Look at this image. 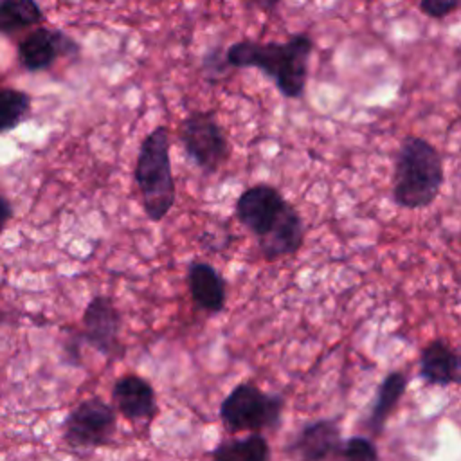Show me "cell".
I'll return each mask as SVG.
<instances>
[{"label":"cell","instance_id":"cell-1","mask_svg":"<svg viewBox=\"0 0 461 461\" xmlns=\"http://www.w3.org/2000/svg\"><path fill=\"white\" fill-rule=\"evenodd\" d=\"M238 221L256 238L267 261L299 252L304 241V221L295 205L270 184L247 187L234 203Z\"/></svg>","mask_w":461,"mask_h":461},{"label":"cell","instance_id":"cell-2","mask_svg":"<svg viewBox=\"0 0 461 461\" xmlns=\"http://www.w3.org/2000/svg\"><path fill=\"white\" fill-rule=\"evenodd\" d=\"M313 41L310 34L297 32L286 41L240 40L229 45L225 61L236 68H259L286 99H299L308 81V61Z\"/></svg>","mask_w":461,"mask_h":461},{"label":"cell","instance_id":"cell-3","mask_svg":"<svg viewBox=\"0 0 461 461\" xmlns=\"http://www.w3.org/2000/svg\"><path fill=\"white\" fill-rule=\"evenodd\" d=\"M445 182L439 151L423 137L407 135L394 158L391 196L398 207L425 209L436 202Z\"/></svg>","mask_w":461,"mask_h":461},{"label":"cell","instance_id":"cell-4","mask_svg":"<svg viewBox=\"0 0 461 461\" xmlns=\"http://www.w3.org/2000/svg\"><path fill=\"white\" fill-rule=\"evenodd\" d=\"M135 182L146 216L151 221L164 220L176 196L169 158V131L166 126H157L140 142L135 162Z\"/></svg>","mask_w":461,"mask_h":461},{"label":"cell","instance_id":"cell-5","mask_svg":"<svg viewBox=\"0 0 461 461\" xmlns=\"http://www.w3.org/2000/svg\"><path fill=\"white\" fill-rule=\"evenodd\" d=\"M180 142L187 157L207 175L218 173L230 157V144L212 110H194L180 122Z\"/></svg>","mask_w":461,"mask_h":461},{"label":"cell","instance_id":"cell-6","mask_svg":"<svg viewBox=\"0 0 461 461\" xmlns=\"http://www.w3.org/2000/svg\"><path fill=\"white\" fill-rule=\"evenodd\" d=\"M283 402L279 396L263 393L256 384L236 385L221 402L220 416L232 430L258 432L274 427L281 418Z\"/></svg>","mask_w":461,"mask_h":461},{"label":"cell","instance_id":"cell-7","mask_svg":"<svg viewBox=\"0 0 461 461\" xmlns=\"http://www.w3.org/2000/svg\"><path fill=\"white\" fill-rule=\"evenodd\" d=\"M117 427L112 405L99 398H90L76 405L63 425V436L68 445L92 448L110 441Z\"/></svg>","mask_w":461,"mask_h":461},{"label":"cell","instance_id":"cell-8","mask_svg":"<svg viewBox=\"0 0 461 461\" xmlns=\"http://www.w3.org/2000/svg\"><path fill=\"white\" fill-rule=\"evenodd\" d=\"M77 52V45L67 34L52 29H34L18 43V59L29 72L49 68L59 56Z\"/></svg>","mask_w":461,"mask_h":461},{"label":"cell","instance_id":"cell-9","mask_svg":"<svg viewBox=\"0 0 461 461\" xmlns=\"http://www.w3.org/2000/svg\"><path fill=\"white\" fill-rule=\"evenodd\" d=\"M85 339L95 349L104 355H112L117 348V337L121 328V317L115 304L104 297H94L83 313Z\"/></svg>","mask_w":461,"mask_h":461},{"label":"cell","instance_id":"cell-10","mask_svg":"<svg viewBox=\"0 0 461 461\" xmlns=\"http://www.w3.org/2000/svg\"><path fill=\"white\" fill-rule=\"evenodd\" d=\"M340 447V432L337 421L317 420L301 429L290 450L299 461H328Z\"/></svg>","mask_w":461,"mask_h":461},{"label":"cell","instance_id":"cell-11","mask_svg":"<svg viewBox=\"0 0 461 461\" xmlns=\"http://www.w3.org/2000/svg\"><path fill=\"white\" fill-rule=\"evenodd\" d=\"M420 375L432 385L461 384V349L441 339L429 342L420 355Z\"/></svg>","mask_w":461,"mask_h":461},{"label":"cell","instance_id":"cell-12","mask_svg":"<svg viewBox=\"0 0 461 461\" xmlns=\"http://www.w3.org/2000/svg\"><path fill=\"white\" fill-rule=\"evenodd\" d=\"M112 398L119 412L128 420H148L157 411L155 391L148 380L137 375L121 376L112 389Z\"/></svg>","mask_w":461,"mask_h":461},{"label":"cell","instance_id":"cell-13","mask_svg":"<svg viewBox=\"0 0 461 461\" xmlns=\"http://www.w3.org/2000/svg\"><path fill=\"white\" fill-rule=\"evenodd\" d=\"M187 286L198 308L216 313L225 306V281L221 274L205 261H193L187 268Z\"/></svg>","mask_w":461,"mask_h":461},{"label":"cell","instance_id":"cell-14","mask_svg":"<svg viewBox=\"0 0 461 461\" xmlns=\"http://www.w3.org/2000/svg\"><path fill=\"white\" fill-rule=\"evenodd\" d=\"M405 384H407V380L400 371L389 373L384 378V382L380 384L373 409L369 412V420H367V427L375 436L382 432L389 414L394 411L396 403L400 402V398L405 391Z\"/></svg>","mask_w":461,"mask_h":461},{"label":"cell","instance_id":"cell-15","mask_svg":"<svg viewBox=\"0 0 461 461\" xmlns=\"http://www.w3.org/2000/svg\"><path fill=\"white\" fill-rule=\"evenodd\" d=\"M212 461H268L270 447L268 441L254 432L243 439H229L220 443L212 454Z\"/></svg>","mask_w":461,"mask_h":461},{"label":"cell","instance_id":"cell-16","mask_svg":"<svg viewBox=\"0 0 461 461\" xmlns=\"http://www.w3.org/2000/svg\"><path fill=\"white\" fill-rule=\"evenodd\" d=\"M43 11L36 0H0V32L13 34L38 25Z\"/></svg>","mask_w":461,"mask_h":461},{"label":"cell","instance_id":"cell-17","mask_svg":"<svg viewBox=\"0 0 461 461\" xmlns=\"http://www.w3.org/2000/svg\"><path fill=\"white\" fill-rule=\"evenodd\" d=\"M31 110V97L14 88H0V131L16 128Z\"/></svg>","mask_w":461,"mask_h":461},{"label":"cell","instance_id":"cell-18","mask_svg":"<svg viewBox=\"0 0 461 461\" xmlns=\"http://www.w3.org/2000/svg\"><path fill=\"white\" fill-rule=\"evenodd\" d=\"M333 461H378V452L367 438L355 436L339 447Z\"/></svg>","mask_w":461,"mask_h":461},{"label":"cell","instance_id":"cell-19","mask_svg":"<svg viewBox=\"0 0 461 461\" xmlns=\"http://www.w3.org/2000/svg\"><path fill=\"white\" fill-rule=\"evenodd\" d=\"M409 2H414L416 7L432 20H443L461 5V0H409Z\"/></svg>","mask_w":461,"mask_h":461},{"label":"cell","instance_id":"cell-20","mask_svg":"<svg viewBox=\"0 0 461 461\" xmlns=\"http://www.w3.org/2000/svg\"><path fill=\"white\" fill-rule=\"evenodd\" d=\"M11 216H13L11 203H9V200L5 196L0 194V232L5 229L7 221L11 220Z\"/></svg>","mask_w":461,"mask_h":461}]
</instances>
